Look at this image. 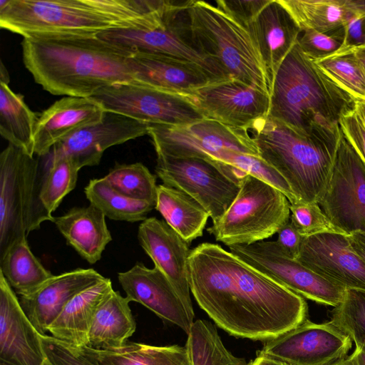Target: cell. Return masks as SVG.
Instances as JSON below:
<instances>
[{
    "mask_svg": "<svg viewBox=\"0 0 365 365\" xmlns=\"http://www.w3.org/2000/svg\"><path fill=\"white\" fill-rule=\"evenodd\" d=\"M187 278L200 307L233 336L265 341L307 319L304 297L217 244L190 251Z\"/></svg>",
    "mask_w": 365,
    "mask_h": 365,
    "instance_id": "cell-1",
    "label": "cell"
},
{
    "mask_svg": "<svg viewBox=\"0 0 365 365\" xmlns=\"http://www.w3.org/2000/svg\"><path fill=\"white\" fill-rule=\"evenodd\" d=\"M25 67L55 96L91 97L100 88L133 80L127 51L96 34L38 35L21 43Z\"/></svg>",
    "mask_w": 365,
    "mask_h": 365,
    "instance_id": "cell-2",
    "label": "cell"
},
{
    "mask_svg": "<svg viewBox=\"0 0 365 365\" xmlns=\"http://www.w3.org/2000/svg\"><path fill=\"white\" fill-rule=\"evenodd\" d=\"M354 110V97L332 81L297 43L275 74L268 117L303 134L338 133L341 118Z\"/></svg>",
    "mask_w": 365,
    "mask_h": 365,
    "instance_id": "cell-3",
    "label": "cell"
},
{
    "mask_svg": "<svg viewBox=\"0 0 365 365\" xmlns=\"http://www.w3.org/2000/svg\"><path fill=\"white\" fill-rule=\"evenodd\" d=\"M250 132L259 157L284 178L299 202L318 203L329 181L341 130L307 135L267 117Z\"/></svg>",
    "mask_w": 365,
    "mask_h": 365,
    "instance_id": "cell-4",
    "label": "cell"
},
{
    "mask_svg": "<svg viewBox=\"0 0 365 365\" xmlns=\"http://www.w3.org/2000/svg\"><path fill=\"white\" fill-rule=\"evenodd\" d=\"M186 39L214 63L227 79L237 80L271 94V82L247 29L204 1H192L179 15Z\"/></svg>",
    "mask_w": 365,
    "mask_h": 365,
    "instance_id": "cell-5",
    "label": "cell"
},
{
    "mask_svg": "<svg viewBox=\"0 0 365 365\" xmlns=\"http://www.w3.org/2000/svg\"><path fill=\"white\" fill-rule=\"evenodd\" d=\"M38 160L9 143L0 154V255L53 220L41 197Z\"/></svg>",
    "mask_w": 365,
    "mask_h": 365,
    "instance_id": "cell-6",
    "label": "cell"
},
{
    "mask_svg": "<svg viewBox=\"0 0 365 365\" xmlns=\"http://www.w3.org/2000/svg\"><path fill=\"white\" fill-rule=\"evenodd\" d=\"M289 207L280 190L247 175L231 205L207 230L228 247L250 245L277 233L290 220Z\"/></svg>",
    "mask_w": 365,
    "mask_h": 365,
    "instance_id": "cell-7",
    "label": "cell"
},
{
    "mask_svg": "<svg viewBox=\"0 0 365 365\" xmlns=\"http://www.w3.org/2000/svg\"><path fill=\"white\" fill-rule=\"evenodd\" d=\"M0 27L26 38L97 34L114 24L90 0H0Z\"/></svg>",
    "mask_w": 365,
    "mask_h": 365,
    "instance_id": "cell-8",
    "label": "cell"
},
{
    "mask_svg": "<svg viewBox=\"0 0 365 365\" xmlns=\"http://www.w3.org/2000/svg\"><path fill=\"white\" fill-rule=\"evenodd\" d=\"M248 132L206 118L181 126L150 124L148 135L157 155L201 158L223 170L240 153L259 156Z\"/></svg>",
    "mask_w": 365,
    "mask_h": 365,
    "instance_id": "cell-9",
    "label": "cell"
},
{
    "mask_svg": "<svg viewBox=\"0 0 365 365\" xmlns=\"http://www.w3.org/2000/svg\"><path fill=\"white\" fill-rule=\"evenodd\" d=\"M91 97L106 111L149 124L181 126L207 118L195 97L153 88L135 81L101 88Z\"/></svg>",
    "mask_w": 365,
    "mask_h": 365,
    "instance_id": "cell-10",
    "label": "cell"
},
{
    "mask_svg": "<svg viewBox=\"0 0 365 365\" xmlns=\"http://www.w3.org/2000/svg\"><path fill=\"white\" fill-rule=\"evenodd\" d=\"M155 173L163 184L187 193L208 212L212 222L227 211L240 185L217 165L197 158L157 155Z\"/></svg>",
    "mask_w": 365,
    "mask_h": 365,
    "instance_id": "cell-11",
    "label": "cell"
},
{
    "mask_svg": "<svg viewBox=\"0 0 365 365\" xmlns=\"http://www.w3.org/2000/svg\"><path fill=\"white\" fill-rule=\"evenodd\" d=\"M228 247L243 261L304 298L333 307L344 299L345 289L286 256L276 241L263 240Z\"/></svg>",
    "mask_w": 365,
    "mask_h": 365,
    "instance_id": "cell-12",
    "label": "cell"
},
{
    "mask_svg": "<svg viewBox=\"0 0 365 365\" xmlns=\"http://www.w3.org/2000/svg\"><path fill=\"white\" fill-rule=\"evenodd\" d=\"M318 203L346 235L365 231V163L342 133L328 185Z\"/></svg>",
    "mask_w": 365,
    "mask_h": 365,
    "instance_id": "cell-13",
    "label": "cell"
},
{
    "mask_svg": "<svg viewBox=\"0 0 365 365\" xmlns=\"http://www.w3.org/2000/svg\"><path fill=\"white\" fill-rule=\"evenodd\" d=\"M352 341L331 321L319 324L307 319L264 341L257 354L288 365H333L346 358Z\"/></svg>",
    "mask_w": 365,
    "mask_h": 365,
    "instance_id": "cell-14",
    "label": "cell"
},
{
    "mask_svg": "<svg viewBox=\"0 0 365 365\" xmlns=\"http://www.w3.org/2000/svg\"><path fill=\"white\" fill-rule=\"evenodd\" d=\"M180 12L161 24L112 27L98 33L96 36L130 54L143 52L187 60L202 67L218 79L227 80L214 63L185 38L178 22Z\"/></svg>",
    "mask_w": 365,
    "mask_h": 365,
    "instance_id": "cell-15",
    "label": "cell"
},
{
    "mask_svg": "<svg viewBox=\"0 0 365 365\" xmlns=\"http://www.w3.org/2000/svg\"><path fill=\"white\" fill-rule=\"evenodd\" d=\"M194 97L207 118L236 129L249 131L269 115V95L237 80L212 83Z\"/></svg>",
    "mask_w": 365,
    "mask_h": 365,
    "instance_id": "cell-16",
    "label": "cell"
},
{
    "mask_svg": "<svg viewBox=\"0 0 365 365\" xmlns=\"http://www.w3.org/2000/svg\"><path fill=\"white\" fill-rule=\"evenodd\" d=\"M297 260L346 290L365 292V262L353 250L347 235L324 233L304 237Z\"/></svg>",
    "mask_w": 365,
    "mask_h": 365,
    "instance_id": "cell-17",
    "label": "cell"
},
{
    "mask_svg": "<svg viewBox=\"0 0 365 365\" xmlns=\"http://www.w3.org/2000/svg\"><path fill=\"white\" fill-rule=\"evenodd\" d=\"M149 125L119 113L106 111L100 122L58 143L48 155L68 157L80 170L85 166L96 165L108 148L148 135Z\"/></svg>",
    "mask_w": 365,
    "mask_h": 365,
    "instance_id": "cell-18",
    "label": "cell"
},
{
    "mask_svg": "<svg viewBox=\"0 0 365 365\" xmlns=\"http://www.w3.org/2000/svg\"><path fill=\"white\" fill-rule=\"evenodd\" d=\"M140 245L150 257L155 267L170 282L181 299L189 316L194 319L190 289L187 278L188 244L165 220L146 218L138 227Z\"/></svg>",
    "mask_w": 365,
    "mask_h": 365,
    "instance_id": "cell-19",
    "label": "cell"
},
{
    "mask_svg": "<svg viewBox=\"0 0 365 365\" xmlns=\"http://www.w3.org/2000/svg\"><path fill=\"white\" fill-rule=\"evenodd\" d=\"M128 63L135 81L193 97L207 86L224 81L195 63L166 55L136 52L128 57Z\"/></svg>",
    "mask_w": 365,
    "mask_h": 365,
    "instance_id": "cell-20",
    "label": "cell"
},
{
    "mask_svg": "<svg viewBox=\"0 0 365 365\" xmlns=\"http://www.w3.org/2000/svg\"><path fill=\"white\" fill-rule=\"evenodd\" d=\"M118 279L130 302L141 304L189 334L194 321L170 282L157 267L150 269L137 262L128 271L119 272Z\"/></svg>",
    "mask_w": 365,
    "mask_h": 365,
    "instance_id": "cell-21",
    "label": "cell"
},
{
    "mask_svg": "<svg viewBox=\"0 0 365 365\" xmlns=\"http://www.w3.org/2000/svg\"><path fill=\"white\" fill-rule=\"evenodd\" d=\"M41 335L0 272V361L11 365H43Z\"/></svg>",
    "mask_w": 365,
    "mask_h": 365,
    "instance_id": "cell-22",
    "label": "cell"
},
{
    "mask_svg": "<svg viewBox=\"0 0 365 365\" xmlns=\"http://www.w3.org/2000/svg\"><path fill=\"white\" fill-rule=\"evenodd\" d=\"M105 277L96 270L78 268L53 275L33 293L21 296L20 305L41 336L76 295Z\"/></svg>",
    "mask_w": 365,
    "mask_h": 365,
    "instance_id": "cell-23",
    "label": "cell"
},
{
    "mask_svg": "<svg viewBox=\"0 0 365 365\" xmlns=\"http://www.w3.org/2000/svg\"><path fill=\"white\" fill-rule=\"evenodd\" d=\"M106 111L92 97L66 96L55 101L38 117L34 155L46 156L58 143L100 122Z\"/></svg>",
    "mask_w": 365,
    "mask_h": 365,
    "instance_id": "cell-24",
    "label": "cell"
},
{
    "mask_svg": "<svg viewBox=\"0 0 365 365\" xmlns=\"http://www.w3.org/2000/svg\"><path fill=\"white\" fill-rule=\"evenodd\" d=\"M247 29L267 69L272 86L278 68L297 43L302 30L279 0H271Z\"/></svg>",
    "mask_w": 365,
    "mask_h": 365,
    "instance_id": "cell-25",
    "label": "cell"
},
{
    "mask_svg": "<svg viewBox=\"0 0 365 365\" xmlns=\"http://www.w3.org/2000/svg\"><path fill=\"white\" fill-rule=\"evenodd\" d=\"M113 291L110 279L105 277L78 293L48 327L51 336L73 347L87 346L94 316Z\"/></svg>",
    "mask_w": 365,
    "mask_h": 365,
    "instance_id": "cell-26",
    "label": "cell"
},
{
    "mask_svg": "<svg viewBox=\"0 0 365 365\" xmlns=\"http://www.w3.org/2000/svg\"><path fill=\"white\" fill-rule=\"evenodd\" d=\"M52 222L67 243L90 264L101 259L112 240L105 215L91 204L73 207L63 215L53 217Z\"/></svg>",
    "mask_w": 365,
    "mask_h": 365,
    "instance_id": "cell-27",
    "label": "cell"
},
{
    "mask_svg": "<svg viewBox=\"0 0 365 365\" xmlns=\"http://www.w3.org/2000/svg\"><path fill=\"white\" fill-rule=\"evenodd\" d=\"M130 299L113 291L98 307L88 334L87 347L112 349L123 346L135 331Z\"/></svg>",
    "mask_w": 365,
    "mask_h": 365,
    "instance_id": "cell-28",
    "label": "cell"
},
{
    "mask_svg": "<svg viewBox=\"0 0 365 365\" xmlns=\"http://www.w3.org/2000/svg\"><path fill=\"white\" fill-rule=\"evenodd\" d=\"M155 208L188 244L202 235L210 217L191 196L164 184L158 185Z\"/></svg>",
    "mask_w": 365,
    "mask_h": 365,
    "instance_id": "cell-29",
    "label": "cell"
},
{
    "mask_svg": "<svg viewBox=\"0 0 365 365\" xmlns=\"http://www.w3.org/2000/svg\"><path fill=\"white\" fill-rule=\"evenodd\" d=\"M98 365H187L190 362L186 346H158L129 342L112 349L81 347Z\"/></svg>",
    "mask_w": 365,
    "mask_h": 365,
    "instance_id": "cell-30",
    "label": "cell"
},
{
    "mask_svg": "<svg viewBox=\"0 0 365 365\" xmlns=\"http://www.w3.org/2000/svg\"><path fill=\"white\" fill-rule=\"evenodd\" d=\"M38 115L14 92L9 84L0 82V134L15 146L34 155V135Z\"/></svg>",
    "mask_w": 365,
    "mask_h": 365,
    "instance_id": "cell-31",
    "label": "cell"
},
{
    "mask_svg": "<svg viewBox=\"0 0 365 365\" xmlns=\"http://www.w3.org/2000/svg\"><path fill=\"white\" fill-rule=\"evenodd\" d=\"M0 272L20 297L33 293L53 276L34 256L27 239L14 243L0 255Z\"/></svg>",
    "mask_w": 365,
    "mask_h": 365,
    "instance_id": "cell-32",
    "label": "cell"
},
{
    "mask_svg": "<svg viewBox=\"0 0 365 365\" xmlns=\"http://www.w3.org/2000/svg\"><path fill=\"white\" fill-rule=\"evenodd\" d=\"M301 30L329 33L344 27L351 14L346 0H279Z\"/></svg>",
    "mask_w": 365,
    "mask_h": 365,
    "instance_id": "cell-33",
    "label": "cell"
},
{
    "mask_svg": "<svg viewBox=\"0 0 365 365\" xmlns=\"http://www.w3.org/2000/svg\"><path fill=\"white\" fill-rule=\"evenodd\" d=\"M84 192L90 204L99 209L106 217L113 220L143 222L147 218V214L155 207L149 202L124 195L114 189L104 178L91 180Z\"/></svg>",
    "mask_w": 365,
    "mask_h": 365,
    "instance_id": "cell-34",
    "label": "cell"
},
{
    "mask_svg": "<svg viewBox=\"0 0 365 365\" xmlns=\"http://www.w3.org/2000/svg\"><path fill=\"white\" fill-rule=\"evenodd\" d=\"M185 346L192 365H247L226 349L215 326L207 320L192 323Z\"/></svg>",
    "mask_w": 365,
    "mask_h": 365,
    "instance_id": "cell-35",
    "label": "cell"
},
{
    "mask_svg": "<svg viewBox=\"0 0 365 365\" xmlns=\"http://www.w3.org/2000/svg\"><path fill=\"white\" fill-rule=\"evenodd\" d=\"M46 168L42 175L40 197L52 215L63 199L76 187L80 169L66 156L46 155Z\"/></svg>",
    "mask_w": 365,
    "mask_h": 365,
    "instance_id": "cell-36",
    "label": "cell"
},
{
    "mask_svg": "<svg viewBox=\"0 0 365 365\" xmlns=\"http://www.w3.org/2000/svg\"><path fill=\"white\" fill-rule=\"evenodd\" d=\"M103 178L124 195L155 205L158 188L156 177L143 164L117 165Z\"/></svg>",
    "mask_w": 365,
    "mask_h": 365,
    "instance_id": "cell-37",
    "label": "cell"
},
{
    "mask_svg": "<svg viewBox=\"0 0 365 365\" xmlns=\"http://www.w3.org/2000/svg\"><path fill=\"white\" fill-rule=\"evenodd\" d=\"M314 62L332 81L354 98L365 99V72L352 49L338 52Z\"/></svg>",
    "mask_w": 365,
    "mask_h": 365,
    "instance_id": "cell-38",
    "label": "cell"
},
{
    "mask_svg": "<svg viewBox=\"0 0 365 365\" xmlns=\"http://www.w3.org/2000/svg\"><path fill=\"white\" fill-rule=\"evenodd\" d=\"M331 322L356 346H365V292L346 290L342 302L331 311Z\"/></svg>",
    "mask_w": 365,
    "mask_h": 365,
    "instance_id": "cell-39",
    "label": "cell"
},
{
    "mask_svg": "<svg viewBox=\"0 0 365 365\" xmlns=\"http://www.w3.org/2000/svg\"><path fill=\"white\" fill-rule=\"evenodd\" d=\"M289 208L290 222L304 237L324 233L345 235L332 223L317 202H298L290 204Z\"/></svg>",
    "mask_w": 365,
    "mask_h": 365,
    "instance_id": "cell-40",
    "label": "cell"
},
{
    "mask_svg": "<svg viewBox=\"0 0 365 365\" xmlns=\"http://www.w3.org/2000/svg\"><path fill=\"white\" fill-rule=\"evenodd\" d=\"M344 39V27L329 33L305 29L302 30L297 43L306 56L316 61L339 52Z\"/></svg>",
    "mask_w": 365,
    "mask_h": 365,
    "instance_id": "cell-41",
    "label": "cell"
},
{
    "mask_svg": "<svg viewBox=\"0 0 365 365\" xmlns=\"http://www.w3.org/2000/svg\"><path fill=\"white\" fill-rule=\"evenodd\" d=\"M270 1L217 0L216 6L247 29Z\"/></svg>",
    "mask_w": 365,
    "mask_h": 365,
    "instance_id": "cell-42",
    "label": "cell"
},
{
    "mask_svg": "<svg viewBox=\"0 0 365 365\" xmlns=\"http://www.w3.org/2000/svg\"><path fill=\"white\" fill-rule=\"evenodd\" d=\"M342 134L365 163V127L355 110L339 120Z\"/></svg>",
    "mask_w": 365,
    "mask_h": 365,
    "instance_id": "cell-43",
    "label": "cell"
},
{
    "mask_svg": "<svg viewBox=\"0 0 365 365\" xmlns=\"http://www.w3.org/2000/svg\"><path fill=\"white\" fill-rule=\"evenodd\" d=\"M351 12L344 26L345 39L340 51L365 46V14Z\"/></svg>",
    "mask_w": 365,
    "mask_h": 365,
    "instance_id": "cell-44",
    "label": "cell"
},
{
    "mask_svg": "<svg viewBox=\"0 0 365 365\" xmlns=\"http://www.w3.org/2000/svg\"><path fill=\"white\" fill-rule=\"evenodd\" d=\"M277 233L278 237L276 242L279 249L288 257L297 259L301 250L304 237L295 229L290 220Z\"/></svg>",
    "mask_w": 365,
    "mask_h": 365,
    "instance_id": "cell-45",
    "label": "cell"
},
{
    "mask_svg": "<svg viewBox=\"0 0 365 365\" xmlns=\"http://www.w3.org/2000/svg\"><path fill=\"white\" fill-rule=\"evenodd\" d=\"M347 237L353 250L365 262V231L354 232Z\"/></svg>",
    "mask_w": 365,
    "mask_h": 365,
    "instance_id": "cell-46",
    "label": "cell"
},
{
    "mask_svg": "<svg viewBox=\"0 0 365 365\" xmlns=\"http://www.w3.org/2000/svg\"><path fill=\"white\" fill-rule=\"evenodd\" d=\"M344 365H365V346H356L353 353L344 359Z\"/></svg>",
    "mask_w": 365,
    "mask_h": 365,
    "instance_id": "cell-47",
    "label": "cell"
},
{
    "mask_svg": "<svg viewBox=\"0 0 365 365\" xmlns=\"http://www.w3.org/2000/svg\"><path fill=\"white\" fill-rule=\"evenodd\" d=\"M247 365H288L284 362L257 354Z\"/></svg>",
    "mask_w": 365,
    "mask_h": 365,
    "instance_id": "cell-48",
    "label": "cell"
},
{
    "mask_svg": "<svg viewBox=\"0 0 365 365\" xmlns=\"http://www.w3.org/2000/svg\"><path fill=\"white\" fill-rule=\"evenodd\" d=\"M350 11L365 14V0H346Z\"/></svg>",
    "mask_w": 365,
    "mask_h": 365,
    "instance_id": "cell-49",
    "label": "cell"
},
{
    "mask_svg": "<svg viewBox=\"0 0 365 365\" xmlns=\"http://www.w3.org/2000/svg\"><path fill=\"white\" fill-rule=\"evenodd\" d=\"M355 111L365 127V99L354 98Z\"/></svg>",
    "mask_w": 365,
    "mask_h": 365,
    "instance_id": "cell-50",
    "label": "cell"
},
{
    "mask_svg": "<svg viewBox=\"0 0 365 365\" xmlns=\"http://www.w3.org/2000/svg\"><path fill=\"white\" fill-rule=\"evenodd\" d=\"M352 50L354 51L356 58L359 61L365 72V46L355 48Z\"/></svg>",
    "mask_w": 365,
    "mask_h": 365,
    "instance_id": "cell-51",
    "label": "cell"
},
{
    "mask_svg": "<svg viewBox=\"0 0 365 365\" xmlns=\"http://www.w3.org/2000/svg\"><path fill=\"white\" fill-rule=\"evenodd\" d=\"M0 82L7 84L9 83V76L2 61L0 66Z\"/></svg>",
    "mask_w": 365,
    "mask_h": 365,
    "instance_id": "cell-52",
    "label": "cell"
},
{
    "mask_svg": "<svg viewBox=\"0 0 365 365\" xmlns=\"http://www.w3.org/2000/svg\"><path fill=\"white\" fill-rule=\"evenodd\" d=\"M43 365H53V364H52L51 363H50V362L47 360V359H46V360L45 361V362L43 363Z\"/></svg>",
    "mask_w": 365,
    "mask_h": 365,
    "instance_id": "cell-53",
    "label": "cell"
},
{
    "mask_svg": "<svg viewBox=\"0 0 365 365\" xmlns=\"http://www.w3.org/2000/svg\"><path fill=\"white\" fill-rule=\"evenodd\" d=\"M333 365H344V364L342 363V360H341V361H339V362H337V363H336V364H334Z\"/></svg>",
    "mask_w": 365,
    "mask_h": 365,
    "instance_id": "cell-54",
    "label": "cell"
},
{
    "mask_svg": "<svg viewBox=\"0 0 365 365\" xmlns=\"http://www.w3.org/2000/svg\"><path fill=\"white\" fill-rule=\"evenodd\" d=\"M0 365H11V364H7V363H6V362H4V361H0Z\"/></svg>",
    "mask_w": 365,
    "mask_h": 365,
    "instance_id": "cell-55",
    "label": "cell"
}]
</instances>
